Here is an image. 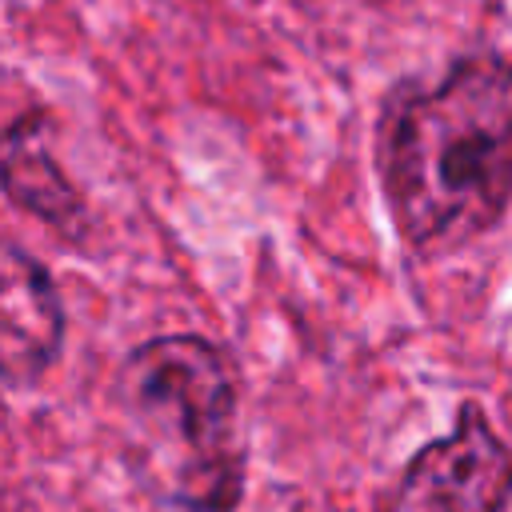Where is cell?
<instances>
[{
	"label": "cell",
	"instance_id": "cell-3",
	"mask_svg": "<svg viewBox=\"0 0 512 512\" xmlns=\"http://www.w3.org/2000/svg\"><path fill=\"white\" fill-rule=\"evenodd\" d=\"M508 496L512 448L476 404H464L456 428L408 460L388 512H504Z\"/></svg>",
	"mask_w": 512,
	"mask_h": 512
},
{
	"label": "cell",
	"instance_id": "cell-4",
	"mask_svg": "<svg viewBox=\"0 0 512 512\" xmlns=\"http://www.w3.org/2000/svg\"><path fill=\"white\" fill-rule=\"evenodd\" d=\"M64 308L48 268L0 240V380L12 388L36 384L60 356Z\"/></svg>",
	"mask_w": 512,
	"mask_h": 512
},
{
	"label": "cell",
	"instance_id": "cell-1",
	"mask_svg": "<svg viewBox=\"0 0 512 512\" xmlns=\"http://www.w3.org/2000/svg\"><path fill=\"white\" fill-rule=\"evenodd\" d=\"M376 160L392 224L416 252L484 236L512 204V64L464 56L440 80L392 92Z\"/></svg>",
	"mask_w": 512,
	"mask_h": 512
},
{
	"label": "cell",
	"instance_id": "cell-5",
	"mask_svg": "<svg viewBox=\"0 0 512 512\" xmlns=\"http://www.w3.org/2000/svg\"><path fill=\"white\" fill-rule=\"evenodd\" d=\"M0 188L4 196L48 224L64 240H80L88 228V208L80 188L64 176L48 148V128L40 116H20L0 136Z\"/></svg>",
	"mask_w": 512,
	"mask_h": 512
},
{
	"label": "cell",
	"instance_id": "cell-2",
	"mask_svg": "<svg viewBox=\"0 0 512 512\" xmlns=\"http://www.w3.org/2000/svg\"><path fill=\"white\" fill-rule=\"evenodd\" d=\"M128 464L176 512H232L244 492L240 392L228 356L192 332L128 352L116 376Z\"/></svg>",
	"mask_w": 512,
	"mask_h": 512
}]
</instances>
